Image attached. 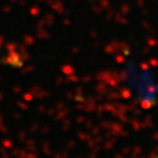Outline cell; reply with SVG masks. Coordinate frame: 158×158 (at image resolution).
<instances>
[{
  "mask_svg": "<svg viewBox=\"0 0 158 158\" xmlns=\"http://www.w3.org/2000/svg\"><path fill=\"white\" fill-rule=\"evenodd\" d=\"M121 82L138 107L150 110L158 104V75L148 63L127 61L121 69Z\"/></svg>",
  "mask_w": 158,
  "mask_h": 158,
  "instance_id": "1",
  "label": "cell"
}]
</instances>
